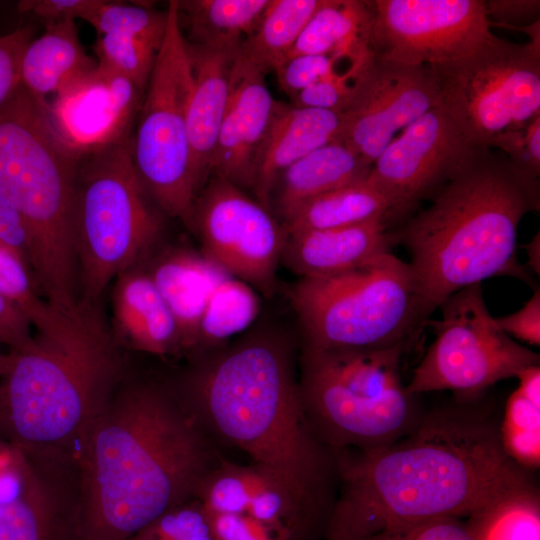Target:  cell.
I'll return each mask as SVG.
<instances>
[{"label":"cell","instance_id":"6da1fadb","mask_svg":"<svg viewBox=\"0 0 540 540\" xmlns=\"http://www.w3.org/2000/svg\"><path fill=\"white\" fill-rule=\"evenodd\" d=\"M334 455L342 491L328 519V540L439 518L477 519L536 499L496 424L462 407L422 416L385 447Z\"/></svg>","mask_w":540,"mask_h":540},{"label":"cell","instance_id":"7a4b0ae2","mask_svg":"<svg viewBox=\"0 0 540 540\" xmlns=\"http://www.w3.org/2000/svg\"><path fill=\"white\" fill-rule=\"evenodd\" d=\"M185 400L160 387L117 388L78 445L75 540H130L194 498L220 457Z\"/></svg>","mask_w":540,"mask_h":540},{"label":"cell","instance_id":"3957f363","mask_svg":"<svg viewBox=\"0 0 540 540\" xmlns=\"http://www.w3.org/2000/svg\"><path fill=\"white\" fill-rule=\"evenodd\" d=\"M185 401L275 479L292 505L294 540L306 539L327 506L330 450L307 420L288 345L270 335L238 342L195 372Z\"/></svg>","mask_w":540,"mask_h":540},{"label":"cell","instance_id":"277c9868","mask_svg":"<svg viewBox=\"0 0 540 540\" xmlns=\"http://www.w3.org/2000/svg\"><path fill=\"white\" fill-rule=\"evenodd\" d=\"M410 218L395 242L407 249L426 318L455 292L491 277L529 282L516 255L523 217L540 209L539 178L482 147Z\"/></svg>","mask_w":540,"mask_h":540},{"label":"cell","instance_id":"5b68a950","mask_svg":"<svg viewBox=\"0 0 540 540\" xmlns=\"http://www.w3.org/2000/svg\"><path fill=\"white\" fill-rule=\"evenodd\" d=\"M97 305L38 333L3 377L0 429L30 451H76L116 392L123 362ZM13 353V352H12ZM69 455V454H68Z\"/></svg>","mask_w":540,"mask_h":540},{"label":"cell","instance_id":"8992f818","mask_svg":"<svg viewBox=\"0 0 540 540\" xmlns=\"http://www.w3.org/2000/svg\"><path fill=\"white\" fill-rule=\"evenodd\" d=\"M47 103L20 85L0 110V193L27 225L37 290L56 309L75 314L80 301L73 212L80 155L57 134Z\"/></svg>","mask_w":540,"mask_h":540},{"label":"cell","instance_id":"52a82bcc","mask_svg":"<svg viewBox=\"0 0 540 540\" xmlns=\"http://www.w3.org/2000/svg\"><path fill=\"white\" fill-rule=\"evenodd\" d=\"M409 346L314 349L304 346L298 382L307 420L334 454L385 447L422 416L403 386L401 358Z\"/></svg>","mask_w":540,"mask_h":540},{"label":"cell","instance_id":"ba28073f","mask_svg":"<svg viewBox=\"0 0 540 540\" xmlns=\"http://www.w3.org/2000/svg\"><path fill=\"white\" fill-rule=\"evenodd\" d=\"M131 138L79 157L73 248L81 303L98 305L108 285L137 266L162 230L156 205L136 175Z\"/></svg>","mask_w":540,"mask_h":540},{"label":"cell","instance_id":"9c48e42d","mask_svg":"<svg viewBox=\"0 0 540 540\" xmlns=\"http://www.w3.org/2000/svg\"><path fill=\"white\" fill-rule=\"evenodd\" d=\"M291 302L314 349L410 346L429 321L407 262L387 252L357 268L302 277Z\"/></svg>","mask_w":540,"mask_h":540},{"label":"cell","instance_id":"30bf717a","mask_svg":"<svg viewBox=\"0 0 540 540\" xmlns=\"http://www.w3.org/2000/svg\"><path fill=\"white\" fill-rule=\"evenodd\" d=\"M168 24L146 86L131 138L136 175L165 214L187 221L200 192L188 139L192 72L177 0L168 2Z\"/></svg>","mask_w":540,"mask_h":540},{"label":"cell","instance_id":"8fae6325","mask_svg":"<svg viewBox=\"0 0 540 540\" xmlns=\"http://www.w3.org/2000/svg\"><path fill=\"white\" fill-rule=\"evenodd\" d=\"M442 108L475 145L540 116V38L520 44L494 36L458 59L429 66Z\"/></svg>","mask_w":540,"mask_h":540},{"label":"cell","instance_id":"7c38bea8","mask_svg":"<svg viewBox=\"0 0 540 540\" xmlns=\"http://www.w3.org/2000/svg\"><path fill=\"white\" fill-rule=\"evenodd\" d=\"M438 308L441 319L428 321L436 337L405 387L410 395L450 390L472 396L539 365L537 353L497 325L481 284L455 292Z\"/></svg>","mask_w":540,"mask_h":540},{"label":"cell","instance_id":"4fadbf2b","mask_svg":"<svg viewBox=\"0 0 540 540\" xmlns=\"http://www.w3.org/2000/svg\"><path fill=\"white\" fill-rule=\"evenodd\" d=\"M186 222L196 230L206 258L248 285L271 292L284 231L268 208L235 184L211 175Z\"/></svg>","mask_w":540,"mask_h":540},{"label":"cell","instance_id":"5bb4252c","mask_svg":"<svg viewBox=\"0 0 540 540\" xmlns=\"http://www.w3.org/2000/svg\"><path fill=\"white\" fill-rule=\"evenodd\" d=\"M372 46L377 56L432 66L463 57L495 35L485 1L374 0Z\"/></svg>","mask_w":540,"mask_h":540},{"label":"cell","instance_id":"9a60e30c","mask_svg":"<svg viewBox=\"0 0 540 540\" xmlns=\"http://www.w3.org/2000/svg\"><path fill=\"white\" fill-rule=\"evenodd\" d=\"M482 147L435 106L389 143L367 180L387 201L391 219L400 217L430 199Z\"/></svg>","mask_w":540,"mask_h":540},{"label":"cell","instance_id":"2e32d148","mask_svg":"<svg viewBox=\"0 0 540 540\" xmlns=\"http://www.w3.org/2000/svg\"><path fill=\"white\" fill-rule=\"evenodd\" d=\"M429 66L406 65L376 57L360 74L343 111L340 140L369 164L399 131L437 106Z\"/></svg>","mask_w":540,"mask_h":540},{"label":"cell","instance_id":"e0dca14e","mask_svg":"<svg viewBox=\"0 0 540 540\" xmlns=\"http://www.w3.org/2000/svg\"><path fill=\"white\" fill-rule=\"evenodd\" d=\"M143 96L132 80L97 63L48 101L47 113L64 143L82 155L131 138Z\"/></svg>","mask_w":540,"mask_h":540},{"label":"cell","instance_id":"ac0fdd59","mask_svg":"<svg viewBox=\"0 0 540 540\" xmlns=\"http://www.w3.org/2000/svg\"><path fill=\"white\" fill-rule=\"evenodd\" d=\"M21 452L20 482L0 500V540H75L78 474L71 480L68 455Z\"/></svg>","mask_w":540,"mask_h":540},{"label":"cell","instance_id":"d6986e66","mask_svg":"<svg viewBox=\"0 0 540 540\" xmlns=\"http://www.w3.org/2000/svg\"><path fill=\"white\" fill-rule=\"evenodd\" d=\"M265 75L238 52L211 175L239 188H251L256 155L277 102L267 88Z\"/></svg>","mask_w":540,"mask_h":540},{"label":"cell","instance_id":"ffe728a7","mask_svg":"<svg viewBox=\"0 0 540 540\" xmlns=\"http://www.w3.org/2000/svg\"><path fill=\"white\" fill-rule=\"evenodd\" d=\"M186 46L192 72L187 112L188 139L192 170L201 191L211 175L212 159L240 47H218L187 41Z\"/></svg>","mask_w":540,"mask_h":540},{"label":"cell","instance_id":"44dd1931","mask_svg":"<svg viewBox=\"0 0 540 540\" xmlns=\"http://www.w3.org/2000/svg\"><path fill=\"white\" fill-rule=\"evenodd\" d=\"M342 122L338 111L277 101L255 159L251 188L257 201L268 208L278 176L310 152L339 140Z\"/></svg>","mask_w":540,"mask_h":540},{"label":"cell","instance_id":"7402d4cb","mask_svg":"<svg viewBox=\"0 0 540 540\" xmlns=\"http://www.w3.org/2000/svg\"><path fill=\"white\" fill-rule=\"evenodd\" d=\"M389 220L374 219L351 226L284 234L281 258L302 277L342 273L391 252L394 234Z\"/></svg>","mask_w":540,"mask_h":540},{"label":"cell","instance_id":"603a6c76","mask_svg":"<svg viewBox=\"0 0 540 540\" xmlns=\"http://www.w3.org/2000/svg\"><path fill=\"white\" fill-rule=\"evenodd\" d=\"M113 282L111 332L118 345L159 356L182 349L176 320L148 272L134 266Z\"/></svg>","mask_w":540,"mask_h":540},{"label":"cell","instance_id":"cb8c5ba5","mask_svg":"<svg viewBox=\"0 0 540 540\" xmlns=\"http://www.w3.org/2000/svg\"><path fill=\"white\" fill-rule=\"evenodd\" d=\"M148 274L176 320L182 349L195 348L209 299L229 274L203 254L184 249L161 256Z\"/></svg>","mask_w":540,"mask_h":540},{"label":"cell","instance_id":"d4e9b609","mask_svg":"<svg viewBox=\"0 0 540 540\" xmlns=\"http://www.w3.org/2000/svg\"><path fill=\"white\" fill-rule=\"evenodd\" d=\"M97 66L85 52L74 20L45 25L44 33L25 48L20 66L23 88L39 102H48L64 87Z\"/></svg>","mask_w":540,"mask_h":540},{"label":"cell","instance_id":"484cf974","mask_svg":"<svg viewBox=\"0 0 540 540\" xmlns=\"http://www.w3.org/2000/svg\"><path fill=\"white\" fill-rule=\"evenodd\" d=\"M371 167L340 139L310 152L286 168L273 186L278 187L276 205L281 216L285 220L306 201L367 179Z\"/></svg>","mask_w":540,"mask_h":540},{"label":"cell","instance_id":"4316f807","mask_svg":"<svg viewBox=\"0 0 540 540\" xmlns=\"http://www.w3.org/2000/svg\"><path fill=\"white\" fill-rule=\"evenodd\" d=\"M372 27V1L323 0L287 57L316 54L352 63L369 60L376 56Z\"/></svg>","mask_w":540,"mask_h":540},{"label":"cell","instance_id":"83f0119b","mask_svg":"<svg viewBox=\"0 0 540 540\" xmlns=\"http://www.w3.org/2000/svg\"><path fill=\"white\" fill-rule=\"evenodd\" d=\"M269 0H177L181 29L194 44L237 48L256 29Z\"/></svg>","mask_w":540,"mask_h":540},{"label":"cell","instance_id":"f1b7e54d","mask_svg":"<svg viewBox=\"0 0 540 540\" xmlns=\"http://www.w3.org/2000/svg\"><path fill=\"white\" fill-rule=\"evenodd\" d=\"M380 218L392 220L389 205L365 179L306 201L284 220L282 229L284 234L327 230Z\"/></svg>","mask_w":540,"mask_h":540},{"label":"cell","instance_id":"f546056e","mask_svg":"<svg viewBox=\"0 0 540 540\" xmlns=\"http://www.w3.org/2000/svg\"><path fill=\"white\" fill-rule=\"evenodd\" d=\"M323 0H269L254 32L241 44L240 56L265 73L287 58Z\"/></svg>","mask_w":540,"mask_h":540},{"label":"cell","instance_id":"4dcf8cb0","mask_svg":"<svg viewBox=\"0 0 540 540\" xmlns=\"http://www.w3.org/2000/svg\"><path fill=\"white\" fill-rule=\"evenodd\" d=\"M517 378L519 385L507 401L499 428L502 446L520 466L540 462V367L532 366Z\"/></svg>","mask_w":540,"mask_h":540},{"label":"cell","instance_id":"1f68e13d","mask_svg":"<svg viewBox=\"0 0 540 540\" xmlns=\"http://www.w3.org/2000/svg\"><path fill=\"white\" fill-rule=\"evenodd\" d=\"M259 300L251 286L231 275L213 291L198 330V345H214L245 330L256 318Z\"/></svg>","mask_w":540,"mask_h":540},{"label":"cell","instance_id":"d6a6232c","mask_svg":"<svg viewBox=\"0 0 540 540\" xmlns=\"http://www.w3.org/2000/svg\"><path fill=\"white\" fill-rule=\"evenodd\" d=\"M270 478L254 464L240 466L222 458L202 478L194 498L210 513L244 514L253 495Z\"/></svg>","mask_w":540,"mask_h":540},{"label":"cell","instance_id":"836d02e7","mask_svg":"<svg viewBox=\"0 0 540 540\" xmlns=\"http://www.w3.org/2000/svg\"><path fill=\"white\" fill-rule=\"evenodd\" d=\"M97 36L116 35L138 39L160 49L168 24V10L142 4L104 0L85 20Z\"/></svg>","mask_w":540,"mask_h":540},{"label":"cell","instance_id":"e575fe53","mask_svg":"<svg viewBox=\"0 0 540 540\" xmlns=\"http://www.w3.org/2000/svg\"><path fill=\"white\" fill-rule=\"evenodd\" d=\"M0 294L20 311L37 333L56 326L65 314L41 298L25 262L1 243Z\"/></svg>","mask_w":540,"mask_h":540},{"label":"cell","instance_id":"d590c367","mask_svg":"<svg viewBox=\"0 0 540 540\" xmlns=\"http://www.w3.org/2000/svg\"><path fill=\"white\" fill-rule=\"evenodd\" d=\"M160 49L134 38L101 35L94 44L97 63L132 80L145 92Z\"/></svg>","mask_w":540,"mask_h":540},{"label":"cell","instance_id":"8d00e7d4","mask_svg":"<svg viewBox=\"0 0 540 540\" xmlns=\"http://www.w3.org/2000/svg\"><path fill=\"white\" fill-rule=\"evenodd\" d=\"M478 540H539L537 499L503 505L470 526Z\"/></svg>","mask_w":540,"mask_h":540},{"label":"cell","instance_id":"74e56055","mask_svg":"<svg viewBox=\"0 0 540 540\" xmlns=\"http://www.w3.org/2000/svg\"><path fill=\"white\" fill-rule=\"evenodd\" d=\"M130 540H214L208 514L193 498L160 515Z\"/></svg>","mask_w":540,"mask_h":540},{"label":"cell","instance_id":"f35d334b","mask_svg":"<svg viewBox=\"0 0 540 540\" xmlns=\"http://www.w3.org/2000/svg\"><path fill=\"white\" fill-rule=\"evenodd\" d=\"M374 58L352 64L311 85L292 98V105L343 113L353 98L360 74Z\"/></svg>","mask_w":540,"mask_h":540},{"label":"cell","instance_id":"ab89813d","mask_svg":"<svg viewBox=\"0 0 540 540\" xmlns=\"http://www.w3.org/2000/svg\"><path fill=\"white\" fill-rule=\"evenodd\" d=\"M341 64L354 63L332 55L301 54L287 57L274 72L280 88L292 99L311 85L346 69L340 68Z\"/></svg>","mask_w":540,"mask_h":540},{"label":"cell","instance_id":"60d3db41","mask_svg":"<svg viewBox=\"0 0 540 540\" xmlns=\"http://www.w3.org/2000/svg\"><path fill=\"white\" fill-rule=\"evenodd\" d=\"M349 540H478L472 529L455 518H439L384 529Z\"/></svg>","mask_w":540,"mask_h":540},{"label":"cell","instance_id":"b9f144b4","mask_svg":"<svg viewBox=\"0 0 540 540\" xmlns=\"http://www.w3.org/2000/svg\"><path fill=\"white\" fill-rule=\"evenodd\" d=\"M491 147L498 148L505 156L528 175H540V116L526 127L508 131L499 136Z\"/></svg>","mask_w":540,"mask_h":540},{"label":"cell","instance_id":"7bdbcfd3","mask_svg":"<svg viewBox=\"0 0 540 540\" xmlns=\"http://www.w3.org/2000/svg\"><path fill=\"white\" fill-rule=\"evenodd\" d=\"M34 33L29 24L0 36V110L21 85V59Z\"/></svg>","mask_w":540,"mask_h":540},{"label":"cell","instance_id":"ee69618b","mask_svg":"<svg viewBox=\"0 0 540 540\" xmlns=\"http://www.w3.org/2000/svg\"><path fill=\"white\" fill-rule=\"evenodd\" d=\"M206 513L214 540H291L290 532L286 528L267 525L246 513Z\"/></svg>","mask_w":540,"mask_h":540},{"label":"cell","instance_id":"f6af8a7d","mask_svg":"<svg viewBox=\"0 0 540 540\" xmlns=\"http://www.w3.org/2000/svg\"><path fill=\"white\" fill-rule=\"evenodd\" d=\"M104 0H23L17 4L21 14H30L41 20L44 25L65 20L87 17L98 8Z\"/></svg>","mask_w":540,"mask_h":540},{"label":"cell","instance_id":"bcb514c9","mask_svg":"<svg viewBox=\"0 0 540 540\" xmlns=\"http://www.w3.org/2000/svg\"><path fill=\"white\" fill-rule=\"evenodd\" d=\"M500 329L508 336L533 346L540 345V290L537 287L530 299L518 311L495 317Z\"/></svg>","mask_w":540,"mask_h":540},{"label":"cell","instance_id":"7dc6e473","mask_svg":"<svg viewBox=\"0 0 540 540\" xmlns=\"http://www.w3.org/2000/svg\"><path fill=\"white\" fill-rule=\"evenodd\" d=\"M0 243L16 252L29 269L30 237L27 225L19 211L1 193Z\"/></svg>","mask_w":540,"mask_h":540},{"label":"cell","instance_id":"c3c4849f","mask_svg":"<svg viewBox=\"0 0 540 540\" xmlns=\"http://www.w3.org/2000/svg\"><path fill=\"white\" fill-rule=\"evenodd\" d=\"M31 324L0 294V344L10 352L21 353L33 345Z\"/></svg>","mask_w":540,"mask_h":540},{"label":"cell","instance_id":"681fc988","mask_svg":"<svg viewBox=\"0 0 540 540\" xmlns=\"http://www.w3.org/2000/svg\"><path fill=\"white\" fill-rule=\"evenodd\" d=\"M486 14L489 18L499 22H491V25L501 27H524L523 23L531 20H539L540 2L535 0H489L485 1Z\"/></svg>","mask_w":540,"mask_h":540},{"label":"cell","instance_id":"f907efd6","mask_svg":"<svg viewBox=\"0 0 540 540\" xmlns=\"http://www.w3.org/2000/svg\"><path fill=\"white\" fill-rule=\"evenodd\" d=\"M527 254V265L537 276L540 272V236L539 231L531 239V241L524 245Z\"/></svg>","mask_w":540,"mask_h":540},{"label":"cell","instance_id":"816d5d0a","mask_svg":"<svg viewBox=\"0 0 540 540\" xmlns=\"http://www.w3.org/2000/svg\"><path fill=\"white\" fill-rule=\"evenodd\" d=\"M14 359V353H4L0 350V377H5L8 374L13 365Z\"/></svg>","mask_w":540,"mask_h":540},{"label":"cell","instance_id":"f5cc1de1","mask_svg":"<svg viewBox=\"0 0 540 540\" xmlns=\"http://www.w3.org/2000/svg\"><path fill=\"white\" fill-rule=\"evenodd\" d=\"M1 398H2V386L0 384V403H1Z\"/></svg>","mask_w":540,"mask_h":540}]
</instances>
